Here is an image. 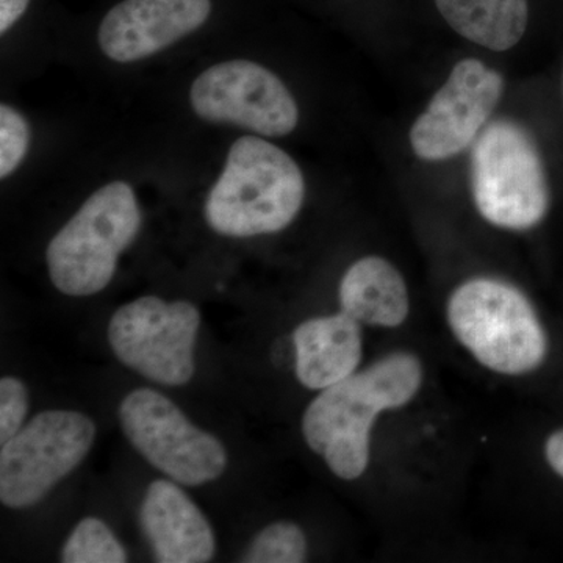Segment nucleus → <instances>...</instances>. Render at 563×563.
<instances>
[{
	"mask_svg": "<svg viewBox=\"0 0 563 563\" xmlns=\"http://www.w3.org/2000/svg\"><path fill=\"white\" fill-rule=\"evenodd\" d=\"M199 328L195 303L143 296L113 313L107 335L122 365L151 383L179 387L195 376Z\"/></svg>",
	"mask_w": 563,
	"mask_h": 563,
	"instance_id": "nucleus-6",
	"label": "nucleus"
},
{
	"mask_svg": "<svg viewBox=\"0 0 563 563\" xmlns=\"http://www.w3.org/2000/svg\"><path fill=\"white\" fill-rule=\"evenodd\" d=\"M31 0H0V33L7 32L21 20Z\"/></svg>",
	"mask_w": 563,
	"mask_h": 563,
	"instance_id": "nucleus-20",
	"label": "nucleus"
},
{
	"mask_svg": "<svg viewBox=\"0 0 563 563\" xmlns=\"http://www.w3.org/2000/svg\"><path fill=\"white\" fill-rule=\"evenodd\" d=\"M306 198L301 168L276 144L243 136L207 196L206 221L214 232L233 239L284 231Z\"/></svg>",
	"mask_w": 563,
	"mask_h": 563,
	"instance_id": "nucleus-2",
	"label": "nucleus"
},
{
	"mask_svg": "<svg viewBox=\"0 0 563 563\" xmlns=\"http://www.w3.org/2000/svg\"><path fill=\"white\" fill-rule=\"evenodd\" d=\"M211 0H122L99 25V47L117 63L152 57L198 31Z\"/></svg>",
	"mask_w": 563,
	"mask_h": 563,
	"instance_id": "nucleus-11",
	"label": "nucleus"
},
{
	"mask_svg": "<svg viewBox=\"0 0 563 563\" xmlns=\"http://www.w3.org/2000/svg\"><path fill=\"white\" fill-rule=\"evenodd\" d=\"M340 306L361 324L398 328L409 314V292L401 273L385 258L372 255L344 274Z\"/></svg>",
	"mask_w": 563,
	"mask_h": 563,
	"instance_id": "nucleus-14",
	"label": "nucleus"
},
{
	"mask_svg": "<svg viewBox=\"0 0 563 563\" xmlns=\"http://www.w3.org/2000/svg\"><path fill=\"white\" fill-rule=\"evenodd\" d=\"M435 5L459 35L495 52L512 49L528 29V0H435Z\"/></svg>",
	"mask_w": 563,
	"mask_h": 563,
	"instance_id": "nucleus-15",
	"label": "nucleus"
},
{
	"mask_svg": "<svg viewBox=\"0 0 563 563\" xmlns=\"http://www.w3.org/2000/svg\"><path fill=\"white\" fill-rule=\"evenodd\" d=\"M141 209L128 181L92 192L46 251L52 284L63 295L91 296L113 279L122 252L141 228Z\"/></svg>",
	"mask_w": 563,
	"mask_h": 563,
	"instance_id": "nucleus-3",
	"label": "nucleus"
},
{
	"mask_svg": "<svg viewBox=\"0 0 563 563\" xmlns=\"http://www.w3.org/2000/svg\"><path fill=\"white\" fill-rule=\"evenodd\" d=\"M459 342L492 372L520 376L539 368L548 342L528 298L495 279L465 282L448 302Z\"/></svg>",
	"mask_w": 563,
	"mask_h": 563,
	"instance_id": "nucleus-4",
	"label": "nucleus"
},
{
	"mask_svg": "<svg viewBox=\"0 0 563 563\" xmlns=\"http://www.w3.org/2000/svg\"><path fill=\"white\" fill-rule=\"evenodd\" d=\"M96 424L74 410H46L0 448V501L35 506L90 453Z\"/></svg>",
	"mask_w": 563,
	"mask_h": 563,
	"instance_id": "nucleus-7",
	"label": "nucleus"
},
{
	"mask_svg": "<svg viewBox=\"0 0 563 563\" xmlns=\"http://www.w3.org/2000/svg\"><path fill=\"white\" fill-rule=\"evenodd\" d=\"M503 90V76L495 69L476 58L459 62L410 129L417 157L439 162L465 151L483 132Z\"/></svg>",
	"mask_w": 563,
	"mask_h": 563,
	"instance_id": "nucleus-10",
	"label": "nucleus"
},
{
	"mask_svg": "<svg viewBox=\"0 0 563 563\" xmlns=\"http://www.w3.org/2000/svg\"><path fill=\"white\" fill-rule=\"evenodd\" d=\"M472 188L484 220L510 231H528L550 209L542 155L526 129L514 121H493L477 136Z\"/></svg>",
	"mask_w": 563,
	"mask_h": 563,
	"instance_id": "nucleus-5",
	"label": "nucleus"
},
{
	"mask_svg": "<svg viewBox=\"0 0 563 563\" xmlns=\"http://www.w3.org/2000/svg\"><path fill=\"white\" fill-rule=\"evenodd\" d=\"M121 428L132 446L174 483L202 485L228 466L220 440L192 424L163 393L136 388L122 399Z\"/></svg>",
	"mask_w": 563,
	"mask_h": 563,
	"instance_id": "nucleus-8",
	"label": "nucleus"
},
{
	"mask_svg": "<svg viewBox=\"0 0 563 563\" xmlns=\"http://www.w3.org/2000/svg\"><path fill=\"white\" fill-rule=\"evenodd\" d=\"M31 146V125L9 103L0 106V177L16 172Z\"/></svg>",
	"mask_w": 563,
	"mask_h": 563,
	"instance_id": "nucleus-18",
	"label": "nucleus"
},
{
	"mask_svg": "<svg viewBox=\"0 0 563 563\" xmlns=\"http://www.w3.org/2000/svg\"><path fill=\"white\" fill-rule=\"evenodd\" d=\"M29 390L18 377L0 380V443H7L24 426L29 412Z\"/></svg>",
	"mask_w": 563,
	"mask_h": 563,
	"instance_id": "nucleus-19",
	"label": "nucleus"
},
{
	"mask_svg": "<svg viewBox=\"0 0 563 563\" xmlns=\"http://www.w3.org/2000/svg\"><path fill=\"white\" fill-rule=\"evenodd\" d=\"M307 558L302 529L290 521L266 526L252 540L243 561L250 563H301Z\"/></svg>",
	"mask_w": 563,
	"mask_h": 563,
	"instance_id": "nucleus-17",
	"label": "nucleus"
},
{
	"mask_svg": "<svg viewBox=\"0 0 563 563\" xmlns=\"http://www.w3.org/2000/svg\"><path fill=\"white\" fill-rule=\"evenodd\" d=\"M421 383V363L415 355H387L322 390L303 413V439L340 479H358L368 466L374 421L384 410L412 401Z\"/></svg>",
	"mask_w": 563,
	"mask_h": 563,
	"instance_id": "nucleus-1",
	"label": "nucleus"
},
{
	"mask_svg": "<svg viewBox=\"0 0 563 563\" xmlns=\"http://www.w3.org/2000/svg\"><path fill=\"white\" fill-rule=\"evenodd\" d=\"M65 563H124L128 553L109 526L95 517L84 518L62 550Z\"/></svg>",
	"mask_w": 563,
	"mask_h": 563,
	"instance_id": "nucleus-16",
	"label": "nucleus"
},
{
	"mask_svg": "<svg viewBox=\"0 0 563 563\" xmlns=\"http://www.w3.org/2000/svg\"><path fill=\"white\" fill-rule=\"evenodd\" d=\"M192 110L203 121L232 124L257 135L280 139L299 122L298 103L284 81L250 60L218 63L191 85Z\"/></svg>",
	"mask_w": 563,
	"mask_h": 563,
	"instance_id": "nucleus-9",
	"label": "nucleus"
},
{
	"mask_svg": "<svg viewBox=\"0 0 563 563\" xmlns=\"http://www.w3.org/2000/svg\"><path fill=\"white\" fill-rule=\"evenodd\" d=\"M544 453H547L548 463L553 466L554 472L563 477V429L554 432L548 439Z\"/></svg>",
	"mask_w": 563,
	"mask_h": 563,
	"instance_id": "nucleus-21",
	"label": "nucleus"
},
{
	"mask_svg": "<svg viewBox=\"0 0 563 563\" xmlns=\"http://www.w3.org/2000/svg\"><path fill=\"white\" fill-rule=\"evenodd\" d=\"M141 526L157 562H210L217 550L213 529L179 485L154 481L140 510Z\"/></svg>",
	"mask_w": 563,
	"mask_h": 563,
	"instance_id": "nucleus-12",
	"label": "nucleus"
},
{
	"mask_svg": "<svg viewBox=\"0 0 563 563\" xmlns=\"http://www.w3.org/2000/svg\"><path fill=\"white\" fill-rule=\"evenodd\" d=\"M292 342L296 376L309 390H325L342 383L362 361L361 322L343 312L301 322Z\"/></svg>",
	"mask_w": 563,
	"mask_h": 563,
	"instance_id": "nucleus-13",
	"label": "nucleus"
}]
</instances>
